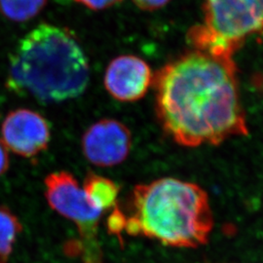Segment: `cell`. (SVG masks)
<instances>
[{
    "label": "cell",
    "instance_id": "obj_1",
    "mask_svg": "<svg viewBox=\"0 0 263 263\" xmlns=\"http://www.w3.org/2000/svg\"><path fill=\"white\" fill-rule=\"evenodd\" d=\"M156 112L180 145L219 144L249 135L234 59L194 50L153 76Z\"/></svg>",
    "mask_w": 263,
    "mask_h": 263
},
{
    "label": "cell",
    "instance_id": "obj_2",
    "mask_svg": "<svg viewBox=\"0 0 263 263\" xmlns=\"http://www.w3.org/2000/svg\"><path fill=\"white\" fill-rule=\"evenodd\" d=\"M89 78L88 59L72 34L40 24L12 52L7 86L41 104H58L83 94Z\"/></svg>",
    "mask_w": 263,
    "mask_h": 263
},
{
    "label": "cell",
    "instance_id": "obj_3",
    "mask_svg": "<svg viewBox=\"0 0 263 263\" xmlns=\"http://www.w3.org/2000/svg\"><path fill=\"white\" fill-rule=\"evenodd\" d=\"M213 226L212 209L203 188L164 178L135 187L124 230L171 247L197 248L207 243Z\"/></svg>",
    "mask_w": 263,
    "mask_h": 263
},
{
    "label": "cell",
    "instance_id": "obj_4",
    "mask_svg": "<svg viewBox=\"0 0 263 263\" xmlns=\"http://www.w3.org/2000/svg\"><path fill=\"white\" fill-rule=\"evenodd\" d=\"M263 32V0H203V20L188 30L194 50L231 58Z\"/></svg>",
    "mask_w": 263,
    "mask_h": 263
},
{
    "label": "cell",
    "instance_id": "obj_5",
    "mask_svg": "<svg viewBox=\"0 0 263 263\" xmlns=\"http://www.w3.org/2000/svg\"><path fill=\"white\" fill-rule=\"evenodd\" d=\"M45 197L48 204L61 216L76 223L79 232L80 256L83 263H104V254L98 238V227L103 212L95 206L67 172L48 175Z\"/></svg>",
    "mask_w": 263,
    "mask_h": 263
},
{
    "label": "cell",
    "instance_id": "obj_6",
    "mask_svg": "<svg viewBox=\"0 0 263 263\" xmlns=\"http://www.w3.org/2000/svg\"><path fill=\"white\" fill-rule=\"evenodd\" d=\"M132 146L130 130L115 119H102L82 137L86 159L99 167H112L127 159Z\"/></svg>",
    "mask_w": 263,
    "mask_h": 263
},
{
    "label": "cell",
    "instance_id": "obj_7",
    "mask_svg": "<svg viewBox=\"0 0 263 263\" xmlns=\"http://www.w3.org/2000/svg\"><path fill=\"white\" fill-rule=\"evenodd\" d=\"M1 135L7 149L25 158L35 157L46 151L51 138L47 120L40 113L26 108L7 114Z\"/></svg>",
    "mask_w": 263,
    "mask_h": 263
},
{
    "label": "cell",
    "instance_id": "obj_8",
    "mask_svg": "<svg viewBox=\"0 0 263 263\" xmlns=\"http://www.w3.org/2000/svg\"><path fill=\"white\" fill-rule=\"evenodd\" d=\"M153 81L151 66L141 58L123 55L113 59L104 74V87L115 100L137 102L147 93Z\"/></svg>",
    "mask_w": 263,
    "mask_h": 263
},
{
    "label": "cell",
    "instance_id": "obj_9",
    "mask_svg": "<svg viewBox=\"0 0 263 263\" xmlns=\"http://www.w3.org/2000/svg\"><path fill=\"white\" fill-rule=\"evenodd\" d=\"M82 188L89 200L103 213L117 206L119 187L111 179L89 173Z\"/></svg>",
    "mask_w": 263,
    "mask_h": 263
},
{
    "label": "cell",
    "instance_id": "obj_10",
    "mask_svg": "<svg viewBox=\"0 0 263 263\" xmlns=\"http://www.w3.org/2000/svg\"><path fill=\"white\" fill-rule=\"evenodd\" d=\"M22 231L19 218L8 208L0 206V263H7Z\"/></svg>",
    "mask_w": 263,
    "mask_h": 263
},
{
    "label": "cell",
    "instance_id": "obj_11",
    "mask_svg": "<svg viewBox=\"0 0 263 263\" xmlns=\"http://www.w3.org/2000/svg\"><path fill=\"white\" fill-rule=\"evenodd\" d=\"M47 2L48 0H0V13L12 22L24 23L39 15Z\"/></svg>",
    "mask_w": 263,
    "mask_h": 263
},
{
    "label": "cell",
    "instance_id": "obj_12",
    "mask_svg": "<svg viewBox=\"0 0 263 263\" xmlns=\"http://www.w3.org/2000/svg\"><path fill=\"white\" fill-rule=\"evenodd\" d=\"M89 9L94 11L107 9L122 2L123 0H73Z\"/></svg>",
    "mask_w": 263,
    "mask_h": 263
},
{
    "label": "cell",
    "instance_id": "obj_13",
    "mask_svg": "<svg viewBox=\"0 0 263 263\" xmlns=\"http://www.w3.org/2000/svg\"><path fill=\"white\" fill-rule=\"evenodd\" d=\"M171 0H133L137 7L144 11H155L166 6Z\"/></svg>",
    "mask_w": 263,
    "mask_h": 263
},
{
    "label": "cell",
    "instance_id": "obj_14",
    "mask_svg": "<svg viewBox=\"0 0 263 263\" xmlns=\"http://www.w3.org/2000/svg\"><path fill=\"white\" fill-rule=\"evenodd\" d=\"M9 167V156H8V149L0 140V176H2Z\"/></svg>",
    "mask_w": 263,
    "mask_h": 263
}]
</instances>
